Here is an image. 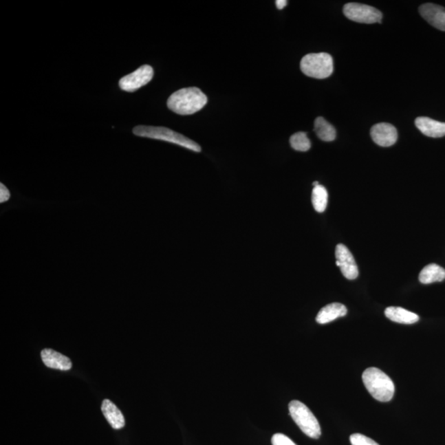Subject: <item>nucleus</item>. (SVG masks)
I'll use <instances>...</instances> for the list:
<instances>
[{
  "instance_id": "nucleus-1",
  "label": "nucleus",
  "mask_w": 445,
  "mask_h": 445,
  "mask_svg": "<svg viewBox=\"0 0 445 445\" xmlns=\"http://www.w3.org/2000/svg\"><path fill=\"white\" fill-rule=\"evenodd\" d=\"M206 95L198 88L179 89L170 96L168 107L170 110L182 116L193 115L206 105Z\"/></svg>"
},
{
  "instance_id": "nucleus-2",
  "label": "nucleus",
  "mask_w": 445,
  "mask_h": 445,
  "mask_svg": "<svg viewBox=\"0 0 445 445\" xmlns=\"http://www.w3.org/2000/svg\"><path fill=\"white\" fill-rule=\"evenodd\" d=\"M362 378L366 389L376 400L384 402L392 400L395 385L382 370L374 367L366 369Z\"/></svg>"
},
{
  "instance_id": "nucleus-3",
  "label": "nucleus",
  "mask_w": 445,
  "mask_h": 445,
  "mask_svg": "<svg viewBox=\"0 0 445 445\" xmlns=\"http://www.w3.org/2000/svg\"><path fill=\"white\" fill-rule=\"evenodd\" d=\"M133 133L137 136L164 140L178 144L194 152L202 151V148L197 143L171 130V129L161 127L138 126L133 129Z\"/></svg>"
},
{
  "instance_id": "nucleus-4",
  "label": "nucleus",
  "mask_w": 445,
  "mask_h": 445,
  "mask_svg": "<svg viewBox=\"0 0 445 445\" xmlns=\"http://www.w3.org/2000/svg\"><path fill=\"white\" fill-rule=\"evenodd\" d=\"M289 411L291 417L303 433L312 439H318L321 436V427L318 420L305 404L294 400L290 402Z\"/></svg>"
},
{
  "instance_id": "nucleus-5",
  "label": "nucleus",
  "mask_w": 445,
  "mask_h": 445,
  "mask_svg": "<svg viewBox=\"0 0 445 445\" xmlns=\"http://www.w3.org/2000/svg\"><path fill=\"white\" fill-rule=\"evenodd\" d=\"M301 69L305 76L323 80L334 73V59L327 53L309 54L303 57Z\"/></svg>"
},
{
  "instance_id": "nucleus-6",
  "label": "nucleus",
  "mask_w": 445,
  "mask_h": 445,
  "mask_svg": "<svg viewBox=\"0 0 445 445\" xmlns=\"http://www.w3.org/2000/svg\"><path fill=\"white\" fill-rule=\"evenodd\" d=\"M343 12L348 19L360 23H380L382 19V12L377 8L358 3H347Z\"/></svg>"
},
{
  "instance_id": "nucleus-7",
  "label": "nucleus",
  "mask_w": 445,
  "mask_h": 445,
  "mask_svg": "<svg viewBox=\"0 0 445 445\" xmlns=\"http://www.w3.org/2000/svg\"><path fill=\"white\" fill-rule=\"evenodd\" d=\"M153 77V69L151 65H145L135 72L120 78V88L127 91H135L149 84Z\"/></svg>"
},
{
  "instance_id": "nucleus-8",
  "label": "nucleus",
  "mask_w": 445,
  "mask_h": 445,
  "mask_svg": "<svg viewBox=\"0 0 445 445\" xmlns=\"http://www.w3.org/2000/svg\"><path fill=\"white\" fill-rule=\"evenodd\" d=\"M336 264L340 269L343 276L348 280H355L359 274V270L354 257L344 244H338L336 248Z\"/></svg>"
},
{
  "instance_id": "nucleus-9",
  "label": "nucleus",
  "mask_w": 445,
  "mask_h": 445,
  "mask_svg": "<svg viewBox=\"0 0 445 445\" xmlns=\"http://www.w3.org/2000/svg\"><path fill=\"white\" fill-rule=\"evenodd\" d=\"M373 142L382 147L392 146L398 140V131L393 124L380 123L373 126L370 131Z\"/></svg>"
},
{
  "instance_id": "nucleus-10",
  "label": "nucleus",
  "mask_w": 445,
  "mask_h": 445,
  "mask_svg": "<svg viewBox=\"0 0 445 445\" xmlns=\"http://www.w3.org/2000/svg\"><path fill=\"white\" fill-rule=\"evenodd\" d=\"M420 14L432 26L445 32V8L435 3H425L419 8Z\"/></svg>"
},
{
  "instance_id": "nucleus-11",
  "label": "nucleus",
  "mask_w": 445,
  "mask_h": 445,
  "mask_svg": "<svg viewBox=\"0 0 445 445\" xmlns=\"http://www.w3.org/2000/svg\"><path fill=\"white\" fill-rule=\"evenodd\" d=\"M41 360L48 368L63 370L67 371L72 368V362L69 358L52 349H44L41 353Z\"/></svg>"
},
{
  "instance_id": "nucleus-12",
  "label": "nucleus",
  "mask_w": 445,
  "mask_h": 445,
  "mask_svg": "<svg viewBox=\"0 0 445 445\" xmlns=\"http://www.w3.org/2000/svg\"><path fill=\"white\" fill-rule=\"evenodd\" d=\"M415 124L419 131L428 137L440 138L445 135V123L444 122L422 116V118H417Z\"/></svg>"
},
{
  "instance_id": "nucleus-13",
  "label": "nucleus",
  "mask_w": 445,
  "mask_h": 445,
  "mask_svg": "<svg viewBox=\"0 0 445 445\" xmlns=\"http://www.w3.org/2000/svg\"><path fill=\"white\" fill-rule=\"evenodd\" d=\"M347 314V307L343 303H332L319 311L316 321L319 324H326L334 321L336 318L344 317Z\"/></svg>"
},
{
  "instance_id": "nucleus-14",
  "label": "nucleus",
  "mask_w": 445,
  "mask_h": 445,
  "mask_svg": "<svg viewBox=\"0 0 445 445\" xmlns=\"http://www.w3.org/2000/svg\"><path fill=\"white\" fill-rule=\"evenodd\" d=\"M102 411L104 417L113 429L119 430L124 426V415L113 402L105 399L102 402Z\"/></svg>"
},
{
  "instance_id": "nucleus-15",
  "label": "nucleus",
  "mask_w": 445,
  "mask_h": 445,
  "mask_svg": "<svg viewBox=\"0 0 445 445\" xmlns=\"http://www.w3.org/2000/svg\"><path fill=\"white\" fill-rule=\"evenodd\" d=\"M387 318L391 321L402 323L413 324L419 321V316L400 307H389L384 312Z\"/></svg>"
},
{
  "instance_id": "nucleus-16",
  "label": "nucleus",
  "mask_w": 445,
  "mask_h": 445,
  "mask_svg": "<svg viewBox=\"0 0 445 445\" xmlns=\"http://www.w3.org/2000/svg\"><path fill=\"white\" fill-rule=\"evenodd\" d=\"M444 279L445 270L434 263L426 265L419 274V281L425 285L443 281Z\"/></svg>"
},
{
  "instance_id": "nucleus-17",
  "label": "nucleus",
  "mask_w": 445,
  "mask_h": 445,
  "mask_svg": "<svg viewBox=\"0 0 445 445\" xmlns=\"http://www.w3.org/2000/svg\"><path fill=\"white\" fill-rule=\"evenodd\" d=\"M314 131L320 140L326 142L334 141L336 137V129L323 118L315 120Z\"/></svg>"
},
{
  "instance_id": "nucleus-18",
  "label": "nucleus",
  "mask_w": 445,
  "mask_h": 445,
  "mask_svg": "<svg viewBox=\"0 0 445 445\" xmlns=\"http://www.w3.org/2000/svg\"><path fill=\"white\" fill-rule=\"evenodd\" d=\"M328 202L327 191L322 185L315 186L313 193H312V203L314 210L318 213H323L325 211Z\"/></svg>"
},
{
  "instance_id": "nucleus-19",
  "label": "nucleus",
  "mask_w": 445,
  "mask_h": 445,
  "mask_svg": "<svg viewBox=\"0 0 445 445\" xmlns=\"http://www.w3.org/2000/svg\"><path fill=\"white\" fill-rule=\"evenodd\" d=\"M290 142L294 151L305 152L310 151L311 148L310 140L307 138L305 132L295 133L290 137Z\"/></svg>"
},
{
  "instance_id": "nucleus-20",
  "label": "nucleus",
  "mask_w": 445,
  "mask_h": 445,
  "mask_svg": "<svg viewBox=\"0 0 445 445\" xmlns=\"http://www.w3.org/2000/svg\"><path fill=\"white\" fill-rule=\"evenodd\" d=\"M352 445H380L374 440L361 434H353L350 437Z\"/></svg>"
},
{
  "instance_id": "nucleus-21",
  "label": "nucleus",
  "mask_w": 445,
  "mask_h": 445,
  "mask_svg": "<svg viewBox=\"0 0 445 445\" xmlns=\"http://www.w3.org/2000/svg\"><path fill=\"white\" fill-rule=\"evenodd\" d=\"M272 445H297L288 436L281 433L274 434L272 436Z\"/></svg>"
},
{
  "instance_id": "nucleus-22",
  "label": "nucleus",
  "mask_w": 445,
  "mask_h": 445,
  "mask_svg": "<svg viewBox=\"0 0 445 445\" xmlns=\"http://www.w3.org/2000/svg\"><path fill=\"white\" fill-rule=\"evenodd\" d=\"M11 197L10 191L7 187L1 183L0 184V202L4 203L8 201Z\"/></svg>"
},
{
  "instance_id": "nucleus-23",
  "label": "nucleus",
  "mask_w": 445,
  "mask_h": 445,
  "mask_svg": "<svg viewBox=\"0 0 445 445\" xmlns=\"http://www.w3.org/2000/svg\"><path fill=\"white\" fill-rule=\"evenodd\" d=\"M288 2L286 1V0H276V4L278 10H283L284 8Z\"/></svg>"
},
{
  "instance_id": "nucleus-24",
  "label": "nucleus",
  "mask_w": 445,
  "mask_h": 445,
  "mask_svg": "<svg viewBox=\"0 0 445 445\" xmlns=\"http://www.w3.org/2000/svg\"><path fill=\"white\" fill-rule=\"evenodd\" d=\"M313 185H314V187L318 186H319V183H318V182H314Z\"/></svg>"
}]
</instances>
